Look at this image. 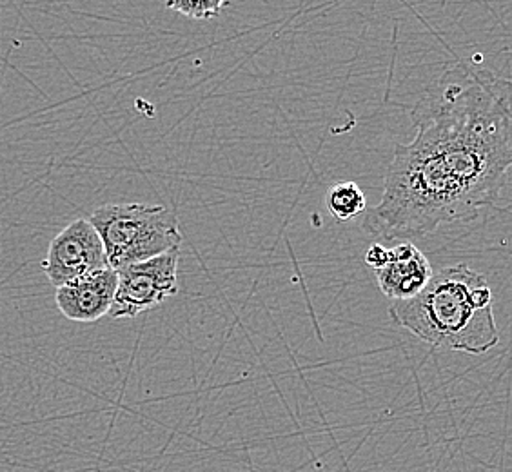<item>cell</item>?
Segmentation results:
<instances>
[{"label": "cell", "mask_w": 512, "mask_h": 472, "mask_svg": "<svg viewBox=\"0 0 512 472\" xmlns=\"http://www.w3.org/2000/svg\"><path fill=\"white\" fill-rule=\"evenodd\" d=\"M416 137L396 144L378 206L365 211L376 240L431 235L471 222L500 197L512 168V80L467 62L425 91L413 108Z\"/></svg>", "instance_id": "6da1fadb"}, {"label": "cell", "mask_w": 512, "mask_h": 472, "mask_svg": "<svg viewBox=\"0 0 512 472\" xmlns=\"http://www.w3.org/2000/svg\"><path fill=\"white\" fill-rule=\"evenodd\" d=\"M493 304L487 278L458 264L434 273L420 295L394 302L389 313L427 344L478 356L500 342Z\"/></svg>", "instance_id": "7a4b0ae2"}, {"label": "cell", "mask_w": 512, "mask_h": 472, "mask_svg": "<svg viewBox=\"0 0 512 472\" xmlns=\"http://www.w3.org/2000/svg\"><path fill=\"white\" fill-rule=\"evenodd\" d=\"M88 220L104 242L109 267L117 271L180 249L184 240L175 213L166 206L108 204L97 207Z\"/></svg>", "instance_id": "3957f363"}, {"label": "cell", "mask_w": 512, "mask_h": 472, "mask_svg": "<svg viewBox=\"0 0 512 472\" xmlns=\"http://www.w3.org/2000/svg\"><path fill=\"white\" fill-rule=\"evenodd\" d=\"M180 249L119 269L111 318H137L178 293Z\"/></svg>", "instance_id": "277c9868"}, {"label": "cell", "mask_w": 512, "mask_h": 472, "mask_svg": "<svg viewBox=\"0 0 512 472\" xmlns=\"http://www.w3.org/2000/svg\"><path fill=\"white\" fill-rule=\"evenodd\" d=\"M42 267L55 287L109 267L104 242L88 218L71 222L51 240Z\"/></svg>", "instance_id": "5b68a950"}, {"label": "cell", "mask_w": 512, "mask_h": 472, "mask_svg": "<svg viewBox=\"0 0 512 472\" xmlns=\"http://www.w3.org/2000/svg\"><path fill=\"white\" fill-rule=\"evenodd\" d=\"M119 286V271L113 267L80 276L57 287L55 302L60 313L73 322H97L109 315Z\"/></svg>", "instance_id": "8992f818"}, {"label": "cell", "mask_w": 512, "mask_h": 472, "mask_svg": "<svg viewBox=\"0 0 512 472\" xmlns=\"http://www.w3.org/2000/svg\"><path fill=\"white\" fill-rule=\"evenodd\" d=\"M433 275L431 262L413 242H400L387 249L384 266L375 269L380 291L394 302L420 295Z\"/></svg>", "instance_id": "52a82bcc"}, {"label": "cell", "mask_w": 512, "mask_h": 472, "mask_svg": "<svg viewBox=\"0 0 512 472\" xmlns=\"http://www.w3.org/2000/svg\"><path fill=\"white\" fill-rule=\"evenodd\" d=\"M325 207L329 215L338 222H349L353 218L365 215L367 211V198L362 187L355 182H336L325 193Z\"/></svg>", "instance_id": "ba28073f"}, {"label": "cell", "mask_w": 512, "mask_h": 472, "mask_svg": "<svg viewBox=\"0 0 512 472\" xmlns=\"http://www.w3.org/2000/svg\"><path fill=\"white\" fill-rule=\"evenodd\" d=\"M227 0H166L169 10L193 20H211L226 8Z\"/></svg>", "instance_id": "9c48e42d"}]
</instances>
